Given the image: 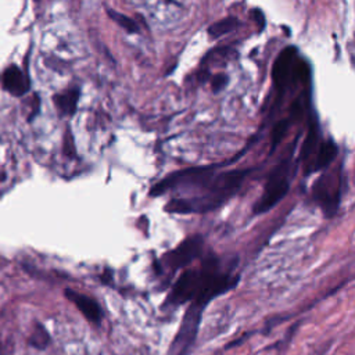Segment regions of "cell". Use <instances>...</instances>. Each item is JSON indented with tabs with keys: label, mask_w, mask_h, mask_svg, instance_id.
Here are the masks:
<instances>
[{
	"label": "cell",
	"mask_w": 355,
	"mask_h": 355,
	"mask_svg": "<svg viewBox=\"0 0 355 355\" xmlns=\"http://www.w3.org/2000/svg\"><path fill=\"white\" fill-rule=\"evenodd\" d=\"M105 11H107V15H108L119 28H122L123 31H126V32H129V33H139V31H140V29H139V25H137L132 18H129L128 15H125V14H122V12H118V11L110 8V7H107Z\"/></svg>",
	"instance_id": "obj_15"
},
{
	"label": "cell",
	"mask_w": 355,
	"mask_h": 355,
	"mask_svg": "<svg viewBox=\"0 0 355 355\" xmlns=\"http://www.w3.org/2000/svg\"><path fill=\"white\" fill-rule=\"evenodd\" d=\"M343 191V179L341 172L336 173H323L313 184L312 197L323 209L327 218L336 215Z\"/></svg>",
	"instance_id": "obj_5"
},
{
	"label": "cell",
	"mask_w": 355,
	"mask_h": 355,
	"mask_svg": "<svg viewBox=\"0 0 355 355\" xmlns=\"http://www.w3.org/2000/svg\"><path fill=\"white\" fill-rule=\"evenodd\" d=\"M337 153H338V148L333 140L322 141L319 151L316 154V158L313 161V165L308 169L306 173H309V171L313 172V171H322V169L327 168L337 157Z\"/></svg>",
	"instance_id": "obj_11"
},
{
	"label": "cell",
	"mask_w": 355,
	"mask_h": 355,
	"mask_svg": "<svg viewBox=\"0 0 355 355\" xmlns=\"http://www.w3.org/2000/svg\"><path fill=\"white\" fill-rule=\"evenodd\" d=\"M297 60V49L294 46L284 47L276 57L272 67L273 85L277 89V100L275 107H277L287 90L290 82H294V68Z\"/></svg>",
	"instance_id": "obj_7"
},
{
	"label": "cell",
	"mask_w": 355,
	"mask_h": 355,
	"mask_svg": "<svg viewBox=\"0 0 355 355\" xmlns=\"http://www.w3.org/2000/svg\"><path fill=\"white\" fill-rule=\"evenodd\" d=\"M65 154L68 155H73L75 151H73V140H72V136L69 132H67V136H65Z\"/></svg>",
	"instance_id": "obj_20"
},
{
	"label": "cell",
	"mask_w": 355,
	"mask_h": 355,
	"mask_svg": "<svg viewBox=\"0 0 355 355\" xmlns=\"http://www.w3.org/2000/svg\"><path fill=\"white\" fill-rule=\"evenodd\" d=\"M79 89H68L54 96V104L61 115H73L78 108Z\"/></svg>",
	"instance_id": "obj_12"
},
{
	"label": "cell",
	"mask_w": 355,
	"mask_h": 355,
	"mask_svg": "<svg viewBox=\"0 0 355 355\" xmlns=\"http://www.w3.org/2000/svg\"><path fill=\"white\" fill-rule=\"evenodd\" d=\"M251 15H252V18H254V21H255V24L258 26V31L262 32L265 25H266V19L263 17V12L259 8H255V10L251 11Z\"/></svg>",
	"instance_id": "obj_19"
},
{
	"label": "cell",
	"mask_w": 355,
	"mask_h": 355,
	"mask_svg": "<svg viewBox=\"0 0 355 355\" xmlns=\"http://www.w3.org/2000/svg\"><path fill=\"white\" fill-rule=\"evenodd\" d=\"M216 165H208V166H193L182 171H176L164 179H161L158 183H155L151 190V197H158L164 194L166 190L176 189V187H184V189H201L204 190L209 180L215 175Z\"/></svg>",
	"instance_id": "obj_2"
},
{
	"label": "cell",
	"mask_w": 355,
	"mask_h": 355,
	"mask_svg": "<svg viewBox=\"0 0 355 355\" xmlns=\"http://www.w3.org/2000/svg\"><path fill=\"white\" fill-rule=\"evenodd\" d=\"M65 297L82 312V315L92 323L100 324L103 319V311L100 304L93 298L86 294L78 293L75 290L67 288L65 290Z\"/></svg>",
	"instance_id": "obj_9"
},
{
	"label": "cell",
	"mask_w": 355,
	"mask_h": 355,
	"mask_svg": "<svg viewBox=\"0 0 355 355\" xmlns=\"http://www.w3.org/2000/svg\"><path fill=\"white\" fill-rule=\"evenodd\" d=\"M0 355H1V354H0Z\"/></svg>",
	"instance_id": "obj_21"
},
{
	"label": "cell",
	"mask_w": 355,
	"mask_h": 355,
	"mask_svg": "<svg viewBox=\"0 0 355 355\" xmlns=\"http://www.w3.org/2000/svg\"><path fill=\"white\" fill-rule=\"evenodd\" d=\"M290 119H280L275 123L272 133H270V154L276 150L277 144L282 141V139L284 137V135L287 133V129L290 126Z\"/></svg>",
	"instance_id": "obj_16"
},
{
	"label": "cell",
	"mask_w": 355,
	"mask_h": 355,
	"mask_svg": "<svg viewBox=\"0 0 355 355\" xmlns=\"http://www.w3.org/2000/svg\"><path fill=\"white\" fill-rule=\"evenodd\" d=\"M227 82H229V76L226 73H216L212 76L211 79V87H212V92L214 93H219L222 92L226 86H227Z\"/></svg>",
	"instance_id": "obj_18"
},
{
	"label": "cell",
	"mask_w": 355,
	"mask_h": 355,
	"mask_svg": "<svg viewBox=\"0 0 355 355\" xmlns=\"http://www.w3.org/2000/svg\"><path fill=\"white\" fill-rule=\"evenodd\" d=\"M202 244H204V240L200 234H194L183 240L176 248H173L172 251L164 255L162 261L165 268L171 270H176L191 263L197 257H200Z\"/></svg>",
	"instance_id": "obj_8"
},
{
	"label": "cell",
	"mask_w": 355,
	"mask_h": 355,
	"mask_svg": "<svg viewBox=\"0 0 355 355\" xmlns=\"http://www.w3.org/2000/svg\"><path fill=\"white\" fill-rule=\"evenodd\" d=\"M290 165H291V159L287 158V159H283L270 171L266 179L263 193L259 197V200L254 204L252 212L255 215L268 212L286 197L290 189Z\"/></svg>",
	"instance_id": "obj_3"
},
{
	"label": "cell",
	"mask_w": 355,
	"mask_h": 355,
	"mask_svg": "<svg viewBox=\"0 0 355 355\" xmlns=\"http://www.w3.org/2000/svg\"><path fill=\"white\" fill-rule=\"evenodd\" d=\"M205 276V268L204 265L201 269H189L184 270L178 280L175 282L173 287L171 288V293L166 297V304L172 306H179L182 304H186L187 301L194 300L204 284Z\"/></svg>",
	"instance_id": "obj_6"
},
{
	"label": "cell",
	"mask_w": 355,
	"mask_h": 355,
	"mask_svg": "<svg viewBox=\"0 0 355 355\" xmlns=\"http://www.w3.org/2000/svg\"><path fill=\"white\" fill-rule=\"evenodd\" d=\"M205 304L198 301H190V305L187 311L184 312V316L182 319L180 327L178 330V334L175 336L172 345L169 348V355H189L201 322L202 312L205 309Z\"/></svg>",
	"instance_id": "obj_4"
},
{
	"label": "cell",
	"mask_w": 355,
	"mask_h": 355,
	"mask_svg": "<svg viewBox=\"0 0 355 355\" xmlns=\"http://www.w3.org/2000/svg\"><path fill=\"white\" fill-rule=\"evenodd\" d=\"M49 343H50V334L42 324H37L32 336L29 337V344L37 349H44L49 345Z\"/></svg>",
	"instance_id": "obj_17"
},
{
	"label": "cell",
	"mask_w": 355,
	"mask_h": 355,
	"mask_svg": "<svg viewBox=\"0 0 355 355\" xmlns=\"http://www.w3.org/2000/svg\"><path fill=\"white\" fill-rule=\"evenodd\" d=\"M1 82L3 87L12 96H22L29 90V80L17 65L4 69Z\"/></svg>",
	"instance_id": "obj_10"
},
{
	"label": "cell",
	"mask_w": 355,
	"mask_h": 355,
	"mask_svg": "<svg viewBox=\"0 0 355 355\" xmlns=\"http://www.w3.org/2000/svg\"><path fill=\"white\" fill-rule=\"evenodd\" d=\"M318 136H319V130H318V121L315 118V115H312L309 118V122H308V133H306V137L304 139V143H302V147H301V155L300 158L302 161H305L315 150L316 147V143H318Z\"/></svg>",
	"instance_id": "obj_13"
},
{
	"label": "cell",
	"mask_w": 355,
	"mask_h": 355,
	"mask_svg": "<svg viewBox=\"0 0 355 355\" xmlns=\"http://www.w3.org/2000/svg\"><path fill=\"white\" fill-rule=\"evenodd\" d=\"M240 25V21L236 17H226L223 19H219L214 24H211L208 26V36L211 39H218L229 32H232L233 29H236Z\"/></svg>",
	"instance_id": "obj_14"
},
{
	"label": "cell",
	"mask_w": 355,
	"mask_h": 355,
	"mask_svg": "<svg viewBox=\"0 0 355 355\" xmlns=\"http://www.w3.org/2000/svg\"><path fill=\"white\" fill-rule=\"evenodd\" d=\"M251 171L252 168L215 173L200 196L189 198H172L166 204L165 211L172 214H202L214 211L237 193Z\"/></svg>",
	"instance_id": "obj_1"
}]
</instances>
